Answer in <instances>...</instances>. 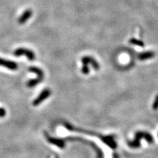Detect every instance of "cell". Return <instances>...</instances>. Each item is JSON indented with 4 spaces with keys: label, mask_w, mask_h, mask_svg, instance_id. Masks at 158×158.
<instances>
[{
    "label": "cell",
    "mask_w": 158,
    "mask_h": 158,
    "mask_svg": "<svg viewBox=\"0 0 158 158\" xmlns=\"http://www.w3.org/2000/svg\"><path fill=\"white\" fill-rule=\"evenodd\" d=\"M98 137L105 144H106L108 147L112 149H115L117 148V142L113 135H102L99 134Z\"/></svg>",
    "instance_id": "6da1fadb"
},
{
    "label": "cell",
    "mask_w": 158,
    "mask_h": 158,
    "mask_svg": "<svg viewBox=\"0 0 158 158\" xmlns=\"http://www.w3.org/2000/svg\"><path fill=\"white\" fill-rule=\"evenodd\" d=\"M44 135H45L46 139L50 144L54 145L55 146H58L61 149H64L65 147V139L63 140L61 139H58V138L52 137L47 132L44 133Z\"/></svg>",
    "instance_id": "7a4b0ae2"
},
{
    "label": "cell",
    "mask_w": 158,
    "mask_h": 158,
    "mask_svg": "<svg viewBox=\"0 0 158 158\" xmlns=\"http://www.w3.org/2000/svg\"><path fill=\"white\" fill-rule=\"evenodd\" d=\"M13 55L17 57L25 55L29 61H34L36 58L35 54L33 51L23 47H20L16 50L13 53Z\"/></svg>",
    "instance_id": "3957f363"
},
{
    "label": "cell",
    "mask_w": 158,
    "mask_h": 158,
    "mask_svg": "<svg viewBox=\"0 0 158 158\" xmlns=\"http://www.w3.org/2000/svg\"><path fill=\"white\" fill-rule=\"evenodd\" d=\"M51 94V92L50 90V89L49 88H45L40 92V94L39 96L36 98L32 102V105L34 106H38L40 104L42 103L44 100H46L47 98H49Z\"/></svg>",
    "instance_id": "277c9868"
},
{
    "label": "cell",
    "mask_w": 158,
    "mask_h": 158,
    "mask_svg": "<svg viewBox=\"0 0 158 158\" xmlns=\"http://www.w3.org/2000/svg\"><path fill=\"white\" fill-rule=\"evenodd\" d=\"M135 137L139 138V139H144L149 144H152L154 142V139L150 133L146 131H136L135 134Z\"/></svg>",
    "instance_id": "5b68a950"
},
{
    "label": "cell",
    "mask_w": 158,
    "mask_h": 158,
    "mask_svg": "<svg viewBox=\"0 0 158 158\" xmlns=\"http://www.w3.org/2000/svg\"><path fill=\"white\" fill-rule=\"evenodd\" d=\"M81 61H82L83 65H90L92 68L96 71H98L100 69V66L98 62L94 58H93L92 57L84 56L81 59Z\"/></svg>",
    "instance_id": "8992f818"
},
{
    "label": "cell",
    "mask_w": 158,
    "mask_h": 158,
    "mask_svg": "<svg viewBox=\"0 0 158 158\" xmlns=\"http://www.w3.org/2000/svg\"><path fill=\"white\" fill-rule=\"evenodd\" d=\"M0 66L6 67L11 71H16L18 68V65L17 63L2 58H0Z\"/></svg>",
    "instance_id": "52a82bcc"
},
{
    "label": "cell",
    "mask_w": 158,
    "mask_h": 158,
    "mask_svg": "<svg viewBox=\"0 0 158 158\" xmlns=\"http://www.w3.org/2000/svg\"><path fill=\"white\" fill-rule=\"evenodd\" d=\"M156 55V54L154 51H143L140 52V54L138 55V59L140 61H146L151 59L153 58Z\"/></svg>",
    "instance_id": "ba28073f"
},
{
    "label": "cell",
    "mask_w": 158,
    "mask_h": 158,
    "mask_svg": "<svg viewBox=\"0 0 158 158\" xmlns=\"http://www.w3.org/2000/svg\"><path fill=\"white\" fill-rule=\"evenodd\" d=\"M32 15V11L30 9L26 10L22 14L21 17H19V19L18 20L19 23L21 24V25H23V24H25L28 21V20L31 17Z\"/></svg>",
    "instance_id": "9c48e42d"
},
{
    "label": "cell",
    "mask_w": 158,
    "mask_h": 158,
    "mask_svg": "<svg viewBox=\"0 0 158 158\" xmlns=\"http://www.w3.org/2000/svg\"><path fill=\"white\" fill-rule=\"evenodd\" d=\"M28 71L32 72H34L36 75H37V77L44 80V72L43 71V70H42L41 68H40L39 67H30L28 68Z\"/></svg>",
    "instance_id": "30bf717a"
},
{
    "label": "cell",
    "mask_w": 158,
    "mask_h": 158,
    "mask_svg": "<svg viewBox=\"0 0 158 158\" xmlns=\"http://www.w3.org/2000/svg\"><path fill=\"white\" fill-rule=\"evenodd\" d=\"M127 145L129 147L132 149H138L141 146V142L140 139L139 138L135 137V139L132 140H128L127 141Z\"/></svg>",
    "instance_id": "8fae6325"
},
{
    "label": "cell",
    "mask_w": 158,
    "mask_h": 158,
    "mask_svg": "<svg viewBox=\"0 0 158 158\" xmlns=\"http://www.w3.org/2000/svg\"><path fill=\"white\" fill-rule=\"evenodd\" d=\"M129 43H130L131 44H132V45L137 46H139L141 47H143L145 46L144 42L143 41H142V40L136 39V38L130 39L129 40Z\"/></svg>",
    "instance_id": "7c38bea8"
},
{
    "label": "cell",
    "mask_w": 158,
    "mask_h": 158,
    "mask_svg": "<svg viewBox=\"0 0 158 158\" xmlns=\"http://www.w3.org/2000/svg\"><path fill=\"white\" fill-rule=\"evenodd\" d=\"M90 70L88 67V65H83L82 68H81V72H83L84 75H88L90 72Z\"/></svg>",
    "instance_id": "4fadbf2b"
},
{
    "label": "cell",
    "mask_w": 158,
    "mask_h": 158,
    "mask_svg": "<svg viewBox=\"0 0 158 158\" xmlns=\"http://www.w3.org/2000/svg\"><path fill=\"white\" fill-rule=\"evenodd\" d=\"M152 109L153 110H157L158 109V94L156 96V98L152 104Z\"/></svg>",
    "instance_id": "5bb4252c"
},
{
    "label": "cell",
    "mask_w": 158,
    "mask_h": 158,
    "mask_svg": "<svg viewBox=\"0 0 158 158\" xmlns=\"http://www.w3.org/2000/svg\"><path fill=\"white\" fill-rule=\"evenodd\" d=\"M6 110L3 107H0V117L3 118V117H5L6 115Z\"/></svg>",
    "instance_id": "9a60e30c"
},
{
    "label": "cell",
    "mask_w": 158,
    "mask_h": 158,
    "mask_svg": "<svg viewBox=\"0 0 158 158\" xmlns=\"http://www.w3.org/2000/svg\"><path fill=\"white\" fill-rule=\"evenodd\" d=\"M113 158H119V156L117 153H114L113 155Z\"/></svg>",
    "instance_id": "2e32d148"
},
{
    "label": "cell",
    "mask_w": 158,
    "mask_h": 158,
    "mask_svg": "<svg viewBox=\"0 0 158 158\" xmlns=\"http://www.w3.org/2000/svg\"><path fill=\"white\" fill-rule=\"evenodd\" d=\"M55 158H59V157H58V156H56V157H55Z\"/></svg>",
    "instance_id": "e0dca14e"
},
{
    "label": "cell",
    "mask_w": 158,
    "mask_h": 158,
    "mask_svg": "<svg viewBox=\"0 0 158 158\" xmlns=\"http://www.w3.org/2000/svg\"><path fill=\"white\" fill-rule=\"evenodd\" d=\"M157 135H158V134H157Z\"/></svg>",
    "instance_id": "ac0fdd59"
}]
</instances>
